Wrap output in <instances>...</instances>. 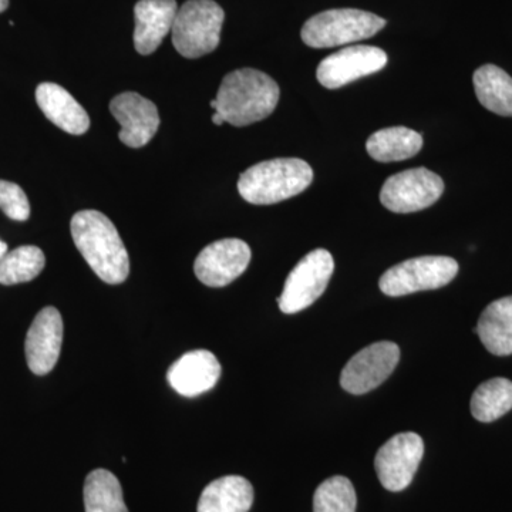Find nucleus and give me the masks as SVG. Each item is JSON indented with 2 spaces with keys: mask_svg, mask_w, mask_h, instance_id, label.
<instances>
[{
  "mask_svg": "<svg viewBox=\"0 0 512 512\" xmlns=\"http://www.w3.org/2000/svg\"><path fill=\"white\" fill-rule=\"evenodd\" d=\"M74 245L101 281L120 285L130 274V258L113 222L99 211L76 212L70 222Z\"/></svg>",
  "mask_w": 512,
  "mask_h": 512,
  "instance_id": "1",
  "label": "nucleus"
},
{
  "mask_svg": "<svg viewBox=\"0 0 512 512\" xmlns=\"http://www.w3.org/2000/svg\"><path fill=\"white\" fill-rule=\"evenodd\" d=\"M279 96L278 83L268 74L255 69L235 70L222 80L215 111L225 123L245 127L271 116Z\"/></svg>",
  "mask_w": 512,
  "mask_h": 512,
  "instance_id": "2",
  "label": "nucleus"
},
{
  "mask_svg": "<svg viewBox=\"0 0 512 512\" xmlns=\"http://www.w3.org/2000/svg\"><path fill=\"white\" fill-rule=\"evenodd\" d=\"M313 181L311 165L299 158H275L241 174L238 191L249 204L271 205L305 191Z\"/></svg>",
  "mask_w": 512,
  "mask_h": 512,
  "instance_id": "3",
  "label": "nucleus"
},
{
  "mask_svg": "<svg viewBox=\"0 0 512 512\" xmlns=\"http://www.w3.org/2000/svg\"><path fill=\"white\" fill-rule=\"evenodd\" d=\"M225 13L214 0H188L178 8L173 30V45L181 56L198 59L220 45Z\"/></svg>",
  "mask_w": 512,
  "mask_h": 512,
  "instance_id": "4",
  "label": "nucleus"
},
{
  "mask_svg": "<svg viewBox=\"0 0 512 512\" xmlns=\"http://www.w3.org/2000/svg\"><path fill=\"white\" fill-rule=\"evenodd\" d=\"M384 26L386 20L365 10L332 9L306 20L301 36L313 49H328L369 39Z\"/></svg>",
  "mask_w": 512,
  "mask_h": 512,
  "instance_id": "5",
  "label": "nucleus"
},
{
  "mask_svg": "<svg viewBox=\"0 0 512 512\" xmlns=\"http://www.w3.org/2000/svg\"><path fill=\"white\" fill-rule=\"evenodd\" d=\"M457 274V261L450 256H419L387 269L380 278L379 286L384 295L397 298L443 288Z\"/></svg>",
  "mask_w": 512,
  "mask_h": 512,
  "instance_id": "6",
  "label": "nucleus"
},
{
  "mask_svg": "<svg viewBox=\"0 0 512 512\" xmlns=\"http://www.w3.org/2000/svg\"><path fill=\"white\" fill-rule=\"evenodd\" d=\"M333 271L335 261L326 249H315L303 256L286 278L284 291L278 298L279 309L286 315L305 311L326 291Z\"/></svg>",
  "mask_w": 512,
  "mask_h": 512,
  "instance_id": "7",
  "label": "nucleus"
},
{
  "mask_svg": "<svg viewBox=\"0 0 512 512\" xmlns=\"http://www.w3.org/2000/svg\"><path fill=\"white\" fill-rule=\"evenodd\" d=\"M443 192L440 175L427 168H413L387 178L380 191V202L396 214H412L431 207Z\"/></svg>",
  "mask_w": 512,
  "mask_h": 512,
  "instance_id": "8",
  "label": "nucleus"
},
{
  "mask_svg": "<svg viewBox=\"0 0 512 512\" xmlns=\"http://www.w3.org/2000/svg\"><path fill=\"white\" fill-rule=\"evenodd\" d=\"M423 454L424 443L419 434L409 431L393 436L376 454L375 467L380 483L393 493L406 490L419 470Z\"/></svg>",
  "mask_w": 512,
  "mask_h": 512,
  "instance_id": "9",
  "label": "nucleus"
},
{
  "mask_svg": "<svg viewBox=\"0 0 512 512\" xmlns=\"http://www.w3.org/2000/svg\"><path fill=\"white\" fill-rule=\"evenodd\" d=\"M400 348L393 342H377L360 350L342 370L340 384L352 394L372 392L399 365Z\"/></svg>",
  "mask_w": 512,
  "mask_h": 512,
  "instance_id": "10",
  "label": "nucleus"
},
{
  "mask_svg": "<svg viewBox=\"0 0 512 512\" xmlns=\"http://www.w3.org/2000/svg\"><path fill=\"white\" fill-rule=\"evenodd\" d=\"M252 252L247 242L225 238L212 242L195 259L194 272L202 284L224 288L247 271Z\"/></svg>",
  "mask_w": 512,
  "mask_h": 512,
  "instance_id": "11",
  "label": "nucleus"
},
{
  "mask_svg": "<svg viewBox=\"0 0 512 512\" xmlns=\"http://www.w3.org/2000/svg\"><path fill=\"white\" fill-rule=\"evenodd\" d=\"M387 60L386 52L379 47L350 46L323 59L316 70V77L323 87L335 90L380 72Z\"/></svg>",
  "mask_w": 512,
  "mask_h": 512,
  "instance_id": "12",
  "label": "nucleus"
},
{
  "mask_svg": "<svg viewBox=\"0 0 512 512\" xmlns=\"http://www.w3.org/2000/svg\"><path fill=\"white\" fill-rule=\"evenodd\" d=\"M114 119L119 121V138L127 147L147 146L160 128V114L153 101L134 92L121 93L110 103Z\"/></svg>",
  "mask_w": 512,
  "mask_h": 512,
  "instance_id": "13",
  "label": "nucleus"
},
{
  "mask_svg": "<svg viewBox=\"0 0 512 512\" xmlns=\"http://www.w3.org/2000/svg\"><path fill=\"white\" fill-rule=\"evenodd\" d=\"M63 343V319L53 306L37 313L28 330L25 342L29 369L37 376H45L55 369Z\"/></svg>",
  "mask_w": 512,
  "mask_h": 512,
  "instance_id": "14",
  "label": "nucleus"
},
{
  "mask_svg": "<svg viewBox=\"0 0 512 512\" xmlns=\"http://www.w3.org/2000/svg\"><path fill=\"white\" fill-rule=\"evenodd\" d=\"M221 377L220 360L210 350L185 353L168 369L167 379L175 392L184 397H197L210 392Z\"/></svg>",
  "mask_w": 512,
  "mask_h": 512,
  "instance_id": "15",
  "label": "nucleus"
},
{
  "mask_svg": "<svg viewBox=\"0 0 512 512\" xmlns=\"http://www.w3.org/2000/svg\"><path fill=\"white\" fill-rule=\"evenodd\" d=\"M177 12L175 0H140L134 6V47L140 55L156 52L164 37L173 30Z\"/></svg>",
  "mask_w": 512,
  "mask_h": 512,
  "instance_id": "16",
  "label": "nucleus"
},
{
  "mask_svg": "<svg viewBox=\"0 0 512 512\" xmlns=\"http://www.w3.org/2000/svg\"><path fill=\"white\" fill-rule=\"evenodd\" d=\"M37 106L43 114L73 136H82L90 128V117L72 94L56 83H42L36 89Z\"/></svg>",
  "mask_w": 512,
  "mask_h": 512,
  "instance_id": "17",
  "label": "nucleus"
},
{
  "mask_svg": "<svg viewBox=\"0 0 512 512\" xmlns=\"http://www.w3.org/2000/svg\"><path fill=\"white\" fill-rule=\"evenodd\" d=\"M254 503V487L247 478L227 476L212 481L202 491L198 512H248Z\"/></svg>",
  "mask_w": 512,
  "mask_h": 512,
  "instance_id": "18",
  "label": "nucleus"
},
{
  "mask_svg": "<svg viewBox=\"0 0 512 512\" xmlns=\"http://www.w3.org/2000/svg\"><path fill=\"white\" fill-rule=\"evenodd\" d=\"M474 330L488 352L495 356L512 355V296L490 303Z\"/></svg>",
  "mask_w": 512,
  "mask_h": 512,
  "instance_id": "19",
  "label": "nucleus"
},
{
  "mask_svg": "<svg viewBox=\"0 0 512 512\" xmlns=\"http://www.w3.org/2000/svg\"><path fill=\"white\" fill-rule=\"evenodd\" d=\"M423 137L407 127H390L376 131L369 137L366 150L379 163L404 161L420 153Z\"/></svg>",
  "mask_w": 512,
  "mask_h": 512,
  "instance_id": "20",
  "label": "nucleus"
},
{
  "mask_svg": "<svg viewBox=\"0 0 512 512\" xmlns=\"http://www.w3.org/2000/svg\"><path fill=\"white\" fill-rule=\"evenodd\" d=\"M481 106L498 116L512 117V77L494 64L478 67L473 77Z\"/></svg>",
  "mask_w": 512,
  "mask_h": 512,
  "instance_id": "21",
  "label": "nucleus"
},
{
  "mask_svg": "<svg viewBox=\"0 0 512 512\" xmlns=\"http://www.w3.org/2000/svg\"><path fill=\"white\" fill-rule=\"evenodd\" d=\"M86 512H128L119 478L104 468H97L84 483Z\"/></svg>",
  "mask_w": 512,
  "mask_h": 512,
  "instance_id": "22",
  "label": "nucleus"
},
{
  "mask_svg": "<svg viewBox=\"0 0 512 512\" xmlns=\"http://www.w3.org/2000/svg\"><path fill=\"white\" fill-rule=\"evenodd\" d=\"M512 409V382L495 377L477 387L471 399V413L481 423H491Z\"/></svg>",
  "mask_w": 512,
  "mask_h": 512,
  "instance_id": "23",
  "label": "nucleus"
},
{
  "mask_svg": "<svg viewBox=\"0 0 512 512\" xmlns=\"http://www.w3.org/2000/svg\"><path fill=\"white\" fill-rule=\"evenodd\" d=\"M46 266L42 249L25 245L6 252L0 259V284L10 286L33 281Z\"/></svg>",
  "mask_w": 512,
  "mask_h": 512,
  "instance_id": "24",
  "label": "nucleus"
},
{
  "mask_svg": "<svg viewBox=\"0 0 512 512\" xmlns=\"http://www.w3.org/2000/svg\"><path fill=\"white\" fill-rule=\"evenodd\" d=\"M356 491L348 478L330 477L313 497V512H356Z\"/></svg>",
  "mask_w": 512,
  "mask_h": 512,
  "instance_id": "25",
  "label": "nucleus"
},
{
  "mask_svg": "<svg viewBox=\"0 0 512 512\" xmlns=\"http://www.w3.org/2000/svg\"><path fill=\"white\" fill-rule=\"evenodd\" d=\"M0 210L13 221H28L30 204L28 195L18 184L0 180Z\"/></svg>",
  "mask_w": 512,
  "mask_h": 512,
  "instance_id": "26",
  "label": "nucleus"
},
{
  "mask_svg": "<svg viewBox=\"0 0 512 512\" xmlns=\"http://www.w3.org/2000/svg\"><path fill=\"white\" fill-rule=\"evenodd\" d=\"M212 123H214L215 126H222V124H224L225 121L224 119H222L221 114L215 111L214 116H212Z\"/></svg>",
  "mask_w": 512,
  "mask_h": 512,
  "instance_id": "27",
  "label": "nucleus"
},
{
  "mask_svg": "<svg viewBox=\"0 0 512 512\" xmlns=\"http://www.w3.org/2000/svg\"><path fill=\"white\" fill-rule=\"evenodd\" d=\"M9 251L8 244L6 242H3L2 239H0V259L5 256L6 252Z\"/></svg>",
  "mask_w": 512,
  "mask_h": 512,
  "instance_id": "28",
  "label": "nucleus"
},
{
  "mask_svg": "<svg viewBox=\"0 0 512 512\" xmlns=\"http://www.w3.org/2000/svg\"><path fill=\"white\" fill-rule=\"evenodd\" d=\"M9 0H0V13L5 12L8 9Z\"/></svg>",
  "mask_w": 512,
  "mask_h": 512,
  "instance_id": "29",
  "label": "nucleus"
}]
</instances>
